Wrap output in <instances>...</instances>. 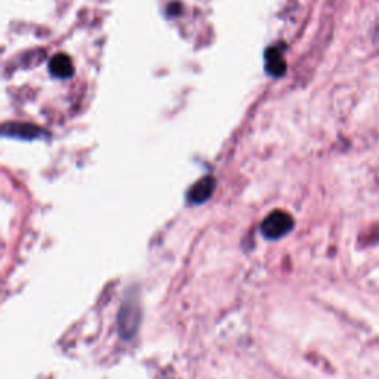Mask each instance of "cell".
Here are the masks:
<instances>
[{
	"label": "cell",
	"instance_id": "obj_5",
	"mask_svg": "<svg viewBox=\"0 0 379 379\" xmlns=\"http://www.w3.org/2000/svg\"><path fill=\"white\" fill-rule=\"evenodd\" d=\"M3 133L9 137L14 138H21V140H34V138H40L43 135L42 129L31 126V125H6L3 128Z\"/></svg>",
	"mask_w": 379,
	"mask_h": 379
},
{
	"label": "cell",
	"instance_id": "obj_3",
	"mask_svg": "<svg viewBox=\"0 0 379 379\" xmlns=\"http://www.w3.org/2000/svg\"><path fill=\"white\" fill-rule=\"evenodd\" d=\"M214 190H215V179L212 177H206L195 182V184L191 187V190L188 191V199L190 202L195 205L205 203L211 198Z\"/></svg>",
	"mask_w": 379,
	"mask_h": 379
},
{
	"label": "cell",
	"instance_id": "obj_4",
	"mask_svg": "<svg viewBox=\"0 0 379 379\" xmlns=\"http://www.w3.org/2000/svg\"><path fill=\"white\" fill-rule=\"evenodd\" d=\"M49 70H51V75L58 79H68L73 76V73H75L71 59L66 54L54 55L51 63H49Z\"/></svg>",
	"mask_w": 379,
	"mask_h": 379
},
{
	"label": "cell",
	"instance_id": "obj_1",
	"mask_svg": "<svg viewBox=\"0 0 379 379\" xmlns=\"http://www.w3.org/2000/svg\"><path fill=\"white\" fill-rule=\"evenodd\" d=\"M293 218L285 211H274L268 214L261 224V233L268 240H277L288 235L293 228Z\"/></svg>",
	"mask_w": 379,
	"mask_h": 379
},
{
	"label": "cell",
	"instance_id": "obj_2",
	"mask_svg": "<svg viewBox=\"0 0 379 379\" xmlns=\"http://www.w3.org/2000/svg\"><path fill=\"white\" fill-rule=\"evenodd\" d=\"M265 70L273 77H282L286 73V63L277 47H268L265 52Z\"/></svg>",
	"mask_w": 379,
	"mask_h": 379
}]
</instances>
